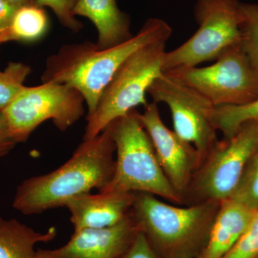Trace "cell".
<instances>
[{
  "label": "cell",
  "instance_id": "6",
  "mask_svg": "<svg viewBox=\"0 0 258 258\" xmlns=\"http://www.w3.org/2000/svg\"><path fill=\"white\" fill-rule=\"evenodd\" d=\"M84 98L76 88L53 82L25 86L14 100L0 111V121L17 144L25 143L43 122L52 120L66 132L84 115Z\"/></svg>",
  "mask_w": 258,
  "mask_h": 258
},
{
  "label": "cell",
  "instance_id": "22",
  "mask_svg": "<svg viewBox=\"0 0 258 258\" xmlns=\"http://www.w3.org/2000/svg\"><path fill=\"white\" fill-rule=\"evenodd\" d=\"M223 258H258V210L254 212L243 233Z\"/></svg>",
  "mask_w": 258,
  "mask_h": 258
},
{
  "label": "cell",
  "instance_id": "27",
  "mask_svg": "<svg viewBox=\"0 0 258 258\" xmlns=\"http://www.w3.org/2000/svg\"><path fill=\"white\" fill-rule=\"evenodd\" d=\"M9 1L12 2V3H15V4L19 5V6L36 4L35 0H9Z\"/></svg>",
  "mask_w": 258,
  "mask_h": 258
},
{
  "label": "cell",
  "instance_id": "10",
  "mask_svg": "<svg viewBox=\"0 0 258 258\" xmlns=\"http://www.w3.org/2000/svg\"><path fill=\"white\" fill-rule=\"evenodd\" d=\"M155 103L169 107L174 131L192 144L201 157V163L217 141L215 122V107L202 93L170 75L163 74L148 90Z\"/></svg>",
  "mask_w": 258,
  "mask_h": 258
},
{
  "label": "cell",
  "instance_id": "3",
  "mask_svg": "<svg viewBox=\"0 0 258 258\" xmlns=\"http://www.w3.org/2000/svg\"><path fill=\"white\" fill-rule=\"evenodd\" d=\"M221 202L176 207L134 192L130 215L159 258H198L208 242Z\"/></svg>",
  "mask_w": 258,
  "mask_h": 258
},
{
  "label": "cell",
  "instance_id": "9",
  "mask_svg": "<svg viewBox=\"0 0 258 258\" xmlns=\"http://www.w3.org/2000/svg\"><path fill=\"white\" fill-rule=\"evenodd\" d=\"M166 74L195 88L215 108L241 106L258 98V70L240 44L225 51L211 66L180 69Z\"/></svg>",
  "mask_w": 258,
  "mask_h": 258
},
{
  "label": "cell",
  "instance_id": "26",
  "mask_svg": "<svg viewBox=\"0 0 258 258\" xmlns=\"http://www.w3.org/2000/svg\"><path fill=\"white\" fill-rule=\"evenodd\" d=\"M17 144L13 139L10 138L4 125L0 121V159L8 155Z\"/></svg>",
  "mask_w": 258,
  "mask_h": 258
},
{
  "label": "cell",
  "instance_id": "14",
  "mask_svg": "<svg viewBox=\"0 0 258 258\" xmlns=\"http://www.w3.org/2000/svg\"><path fill=\"white\" fill-rule=\"evenodd\" d=\"M73 13L86 17L94 24L99 48L117 46L134 36L128 17L118 9L115 0H78Z\"/></svg>",
  "mask_w": 258,
  "mask_h": 258
},
{
  "label": "cell",
  "instance_id": "5",
  "mask_svg": "<svg viewBox=\"0 0 258 258\" xmlns=\"http://www.w3.org/2000/svg\"><path fill=\"white\" fill-rule=\"evenodd\" d=\"M168 40L160 39L147 44L122 63L102 93L93 114L86 117L83 140L94 138L112 122L137 106H147L148 90L164 74L163 63Z\"/></svg>",
  "mask_w": 258,
  "mask_h": 258
},
{
  "label": "cell",
  "instance_id": "20",
  "mask_svg": "<svg viewBox=\"0 0 258 258\" xmlns=\"http://www.w3.org/2000/svg\"><path fill=\"white\" fill-rule=\"evenodd\" d=\"M243 20L240 45L249 60L258 70V4L241 3Z\"/></svg>",
  "mask_w": 258,
  "mask_h": 258
},
{
  "label": "cell",
  "instance_id": "4",
  "mask_svg": "<svg viewBox=\"0 0 258 258\" xmlns=\"http://www.w3.org/2000/svg\"><path fill=\"white\" fill-rule=\"evenodd\" d=\"M112 136L116 159L114 174L109 183L100 191L152 194L182 205L161 169L152 140L138 117V111L112 122Z\"/></svg>",
  "mask_w": 258,
  "mask_h": 258
},
{
  "label": "cell",
  "instance_id": "17",
  "mask_svg": "<svg viewBox=\"0 0 258 258\" xmlns=\"http://www.w3.org/2000/svg\"><path fill=\"white\" fill-rule=\"evenodd\" d=\"M48 25L46 13L38 5L20 6L8 30L7 41H36L45 35Z\"/></svg>",
  "mask_w": 258,
  "mask_h": 258
},
{
  "label": "cell",
  "instance_id": "19",
  "mask_svg": "<svg viewBox=\"0 0 258 258\" xmlns=\"http://www.w3.org/2000/svg\"><path fill=\"white\" fill-rule=\"evenodd\" d=\"M31 68L23 62H10L0 71V111L6 108L25 87Z\"/></svg>",
  "mask_w": 258,
  "mask_h": 258
},
{
  "label": "cell",
  "instance_id": "11",
  "mask_svg": "<svg viewBox=\"0 0 258 258\" xmlns=\"http://www.w3.org/2000/svg\"><path fill=\"white\" fill-rule=\"evenodd\" d=\"M139 120L152 140L161 169L181 199L201 164V157L192 144L185 142L166 126L157 103H148L143 113L138 111Z\"/></svg>",
  "mask_w": 258,
  "mask_h": 258
},
{
  "label": "cell",
  "instance_id": "24",
  "mask_svg": "<svg viewBox=\"0 0 258 258\" xmlns=\"http://www.w3.org/2000/svg\"><path fill=\"white\" fill-rule=\"evenodd\" d=\"M120 258H159L151 247L145 235L139 232L128 249Z\"/></svg>",
  "mask_w": 258,
  "mask_h": 258
},
{
  "label": "cell",
  "instance_id": "23",
  "mask_svg": "<svg viewBox=\"0 0 258 258\" xmlns=\"http://www.w3.org/2000/svg\"><path fill=\"white\" fill-rule=\"evenodd\" d=\"M78 0H35L38 6H46L53 10L62 25L75 33L83 28V25L73 13Z\"/></svg>",
  "mask_w": 258,
  "mask_h": 258
},
{
  "label": "cell",
  "instance_id": "8",
  "mask_svg": "<svg viewBox=\"0 0 258 258\" xmlns=\"http://www.w3.org/2000/svg\"><path fill=\"white\" fill-rule=\"evenodd\" d=\"M257 147L258 120L242 125L230 138L217 141L194 175L182 206L232 198Z\"/></svg>",
  "mask_w": 258,
  "mask_h": 258
},
{
  "label": "cell",
  "instance_id": "21",
  "mask_svg": "<svg viewBox=\"0 0 258 258\" xmlns=\"http://www.w3.org/2000/svg\"><path fill=\"white\" fill-rule=\"evenodd\" d=\"M232 200L258 210V147L247 163Z\"/></svg>",
  "mask_w": 258,
  "mask_h": 258
},
{
  "label": "cell",
  "instance_id": "2",
  "mask_svg": "<svg viewBox=\"0 0 258 258\" xmlns=\"http://www.w3.org/2000/svg\"><path fill=\"white\" fill-rule=\"evenodd\" d=\"M171 32L165 21L150 18L138 33L117 46L101 49L90 41L62 45L56 53L47 57L42 82L76 88L84 98L88 108L86 117L89 116L96 110L105 88L129 56L147 44L169 39Z\"/></svg>",
  "mask_w": 258,
  "mask_h": 258
},
{
  "label": "cell",
  "instance_id": "13",
  "mask_svg": "<svg viewBox=\"0 0 258 258\" xmlns=\"http://www.w3.org/2000/svg\"><path fill=\"white\" fill-rule=\"evenodd\" d=\"M134 200V192H90L70 199L64 208L71 212L74 232L83 229L106 228L117 225L128 216Z\"/></svg>",
  "mask_w": 258,
  "mask_h": 258
},
{
  "label": "cell",
  "instance_id": "12",
  "mask_svg": "<svg viewBox=\"0 0 258 258\" xmlns=\"http://www.w3.org/2000/svg\"><path fill=\"white\" fill-rule=\"evenodd\" d=\"M139 232L129 212L124 220L112 227L74 232L69 242L59 248L37 249V258H120Z\"/></svg>",
  "mask_w": 258,
  "mask_h": 258
},
{
  "label": "cell",
  "instance_id": "18",
  "mask_svg": "<svg viewBox=\"0 0 258 258\" xmlns=\"http://www.w3.org/2000/svg\"><path fill=\"white\" fill-rule=\"evenodd\" d=\"M254 120H258V98L241 106L215 108V125L224 139L230 138L242 125Z\"/></svg>",
  "mask_w": 258,
  "mask_h": 258
},
{
  "label": "cell",
  "instance_id": "25",
  "mask_svg": "<svg viewBox=\"0 0 258 258\" xmlns=\"http://www.w3.org/2000/svg\"><path fill=\"white\" fill-rule=\"evenodd\" d=\"M20 6L9 0H0V45L7 41V35L15 13Z\"/></svg>",
  "mask_w": 258,
  "mask_h": 258
},
{
  "label": "cell",
  "instance_id": "1",
  "mask_svg": "<svg viewBox=\"0 0 258 258\" xmlns=\"http://www.w3.org/2000/svg\"><path fill=\"white\" fill-rule=\"evenodd\" d=\"M115 146L111 125L88 140H83L69 160L56 170L24 180L13 207L25 215L64 208L70 199L91 189L101 191L114 174Z\"/></svg>",
  "mask_w": 258,
  "mask_h": 258
},
{
  "label": "cell",
  "instance_id": "16",
  "mask_svg": "<svg viewBox=\"0 0 258 258\" xmlns=\"http://www.w3.org/2000/svg\"><path fill=\"white\" fill-rule=\"evenodd\" d=\"M56 235L55 227L39 232L15 219L0 216V258H37L35 245L50 242Z\"/></svg>",
  "mask_w": 258,
  "mask_h": 258
},
{
  "label": "cell",
  "instance_id": "15",
  "mask_svg": "<svg viewBox=\"0 0 258 258\" xmlns=\"http://www.w3.org/2000/svg\"><path fill=\"white\" fill-rule=\"evenodd\" d=\"M254 212L232 199L222 201L208 242L198 258L225 257L243 233Z\"/></svg>",
  "mask_w": 258,
  "mask_h": 258
},
{
  "label": "cell",
  "instance_id": "7",
  "mask_svg": "<svg viewBox=\"0 0 258 258\" xmlns=\"http://www.w3.org/2000/svg\"><path fill=\"white\" fill-rule=\"evenodd\" d=\"M241 3L240 0H198L195 7L198 31L181 46L166 52L163 72L217 60L225 51L240 44Z\"/></svg>",
  "mask_w": 258,
  "mask_h": 258
}]
</instances>
